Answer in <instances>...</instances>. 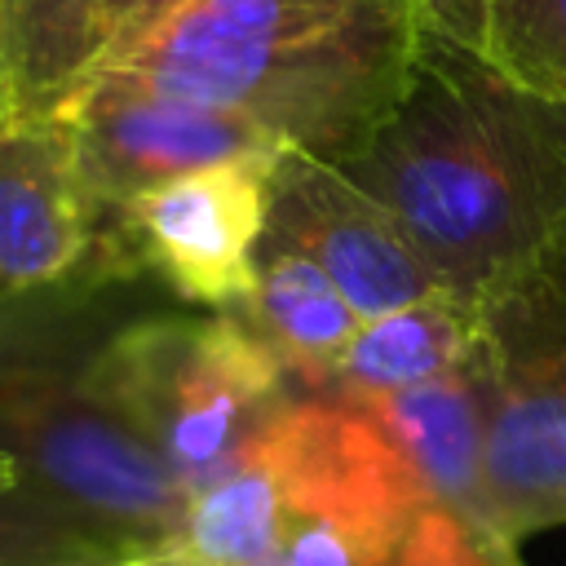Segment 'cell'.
Wrapping results in <instances>:
<instances>
[{"mask_svg": "<svg viewBox=\"0 0 566 566\" xmlns=\"http://www.w3.org/2000/svg\"><path fill=\"white\" fill-rule=\"evenodd\" d=\"M57 119L71 128L75 164L97 221L128 199L226 159H279L283 146L252 119L119 84H80Z\"/></svg>", "mask_w": 566, "mask_h": 566, "instance_id": "ba28073f", "label": "cell"}, {"mask_svg": "<svg viewBox=\"0 0 566 566\" xmlns=\"http://www.w3.org/2000/svg\"><path fill=\"white\" fill-rule=\"evenodd\" d=\"M88 380L186 495L234 473L292 402L279 349L239 310L137 318L93 349Z\"/></svg>", "mask_w": 566, "mask_h": 566, "instance_id": "277c9868", "label": "cell"}, {"mask_svg": "<svg viewBox=\"0 0 566 566\" xmlns=\"http://www.w3.org/2000/svg\"><path fill=\"white\" fill-rule=\"evenodd\" d=\"M13 119V93H9V27H4V0H0V124Z\"/></svg>", "mask_w": 566, "mask_h": 566, "instance_id": "d6986e66", "label": "cell"}, {"mask_svg": "<svg viewBox=\"0 0 566 566\" xmlns=\"http://www.w3.org/2000/svg\"><path fill=\"white\" fill-rule=\"evenodd\" d=\"M18 482H22V469H18V464H13V460L0 451V495H4V491H13Z\"/></svg>", "mask_w": 566, "mask_h": 566, "instance_id": "ffe728a7", "label": "cell"}, {"mask_svg": "<svg viewBox=\"0 0 566 566\" xmlns=\"http://www.w3.org/2000/svg\"><path fill=\"white\" fill-rule=\"evenodd\" d=\"M420 27V0H186L84 84L217 106L345 164L394 111Z\"/></svg>", "mask_w": 566, "mask_h": 566, "instance_id": "7a4b0ae2", "label": "cell"}, {"mask_svg": "<svg viewBox=\"0 0 566 566\" xmlns=\"http://www.w3.org/2000/svg\"><path fill=\"white\" fill-rule=\"evenodd\" d=\"M265 239L310 256L363 323L447 296L402 226L336 164L301 150H283L270 168Z\"/></svg>", "mask_w": 566, "mask_h": 566, "instance_id": "9c48e42d", "label": "cell"}, {"mask_svg": "<svg viewBox=\"0 0 566 566\" xmlns=\"http://www.w3.org/2000/svg\"><path fill=\"white\" fill-rule=\"evenodd\" d=\"M0 566H119V557L18 482L0 495Z\"/></svg>", "mask_w": 566, "mask_h": 566, "instance_id": "e0dca14e", "label": "cell"}, {"mask_svg": "<svg viewBox=\"0 0 566 566\" xmlns=\"http://www.w3.org/2000/svg\"><path fill=\"white\" fill-rule=\"evenodd\" d=\"M177 4L186 0H4L13 115H57L124 40Z\"/></svg>", "mask_w": 566, "mask_h": 566, "instance_id": "7c38bea8", "label": "cell"}, {"mask_svg": "<svg viewBox=\"0 0 566 566\" xmlns=\"http://www.w3.org/2000/svg\"><path fill=\"white\" fill-rule=\"evenodd\" d=\"M345 402L367 411L394 438L438 504H447L473 531L500 539L486 495V411L473 363L398 394H358Z\"/></svg>", "mask_w": 566, "mask_h": 566, "instance_id": "8fae6325", "label": "cell"}, {"mask_svg": "<svg viewBox=\"0 0 566 566\" xmlns=\"http://www.w3.org/2000/svg\"><path fill=\"white\" fill-rule=\"evenodd\" d=\"M473 49L513 84L566 102V0H486Z\"/></svg>", "mask_w": 566, "mask_h": 566, "instance_id": "2e32d148", "label": "cell"}, {"mask_svg": "<svg viewBox=\"0 0 566 566\" xmlns=\"http://www.w3.org/2000/svg\"><path fill=\"white\" fill-rule=\"evenodd\" d=\"M420 9H424V22H433L438 31L455 35L464 44H478L486 0H420Z\"/></svg>", "mask_w": 566, "mask_h": 566, "instance_id": "ac0fdd59", "label": "cell"}, {"mask_svg": "<svg viewBox=\"0 0 566 566\" xmlns=\"http://www.w3.org/2000/svg\"><path fill=\"white\" fill-rule=\"evenodd\" d=\"M274 159H226L181 172L97 221V274L150 270L186 301L243 310L256 287Z\"/></svg>", "mask_w": 566, "mask_h": 566, "instance_id": "8992f818", "label": "cell"}, {"mask_svg": "<svg viewBox=\"0 0 566 566\" xmlns=\"http://www.w3.org/2000/svg\"><path fill=\"white\" fill-rule=\"evenodd\" d=\"M239 314L256 323V332L279 349L283 367L310 389H327L340 354L363 327V318L310 256L270 243L265 234L256 248V287Z\"/></svg>", "mask_w": 566, "mask_h": 566, "instance_id": "4fadbf2b", "label": "cell"}, {"mask_svg": "<svg viewBox=\"0 0 566 566\" xmlns=\"http://www.w3.org/2000/svg\"><path fill=\"white\" fill-rule=\"evenodd\" d=\"M473 318L566 261V102L420 27L394 111L336 164Z\"/></svg>", "mask_w": 566, "mask_h": 566, "instance_id": "6da1fadb", "label": "cell"}, {"mask_svg": "<svg viewBox=\"0 0 566 566\" xmlns=\"http://www.w3.org/2000/svg\"><path fill=\"white\" fill-rule=\"evenodd\" d=\"M283 544V504L270 473L243 460L221 482L190 495L181 531L164 557L181 566H270Z\"/></svg>", "mask_w": 566, "mask_h": 566, "instance_id": "9a60e30c", "label": "cell"}, {"mask_svg": "<svg viewBox=\"0 0 566 566\" xmlns=\"http://www.w3.org/2000/svg\"><path fill=\"white\" fill-rule=\"evenodd\" d=\"M40 292H0V451L22 486L84 526L111 557H164L186 517V486L102 402L93 349L75 354Z\"/></svg>", "mask_w": 566, "mask_h": 566, "instance_id": "3957f363", "label": "cell"}, {"mask_svg": "<svg viewBox=\"0 0 566 566\" xmlns=\"http://www.w3.org/2000/svg\"><path fill=\"white\" fill-rule=\"evenodd\" d=\"M133 566H181V562H172V557H146V562H133Z\"/></svg>", "mask_w": 566, "mask_h": 566, "instance_id": "44dd1931", "label": "cell"}, {"mask_svg": "<svg viewBox=\"0 0 566 566\" xmlns=\"http://www.w3.org/2000/svg\"><path fill=\"white\" fill-rule=\"evenodd\" d=\"M97 239L71 128L57 115L0 124V292L71 283Z\"/></svg>", "mask_w": 566, "mask_h": 566, "instance_id": "30bf717a", "label": "cell"}, {"mask_svg": "<svg viewBox=\"0 0 566 566\" xmlns=\"http://www.w3.org/2000/svg\"><path fill=\"white\" fill-rule=\"evenodd\" d=\"M473 354H478V318L451 296H429L394 314L367 318L349 340V349L340 354L323 394L332 398L398 394L469 367Z\"/></svg>", "mask_w": 566, "mask_h": 566, "instance_id": "5bb4252c", "label": "cell"}, {"mask_svg": "<svg viewBox=\"0 0 566 566\" xmlns=\"http://www.w3.org/2000/svg\"><path fill=\"white\" fill-rule=\"evenodd\" d=\"M283 504L287 526L340 535L358 566H385L433 500L394 438L345 398H292L248 451Z\"/></svg>", "mask_w": 566, "mask_h": 566, "instance_id": "5b68a950", "label": "cell"}, {"mask_svg": "<svg viewBox=\"0 0 566 566\" xmlns=\"http://www.w3.org/2000/svg\"><path fill=\"white\" fill-rule=\"evenodd\" d=\"M486 411V495L504 544L566 522V327L478 336Z\"/></svg>", "mask_w": 566, "mask_h": 566, "instance_id": "52a82bcc", "label": "cell"}]
</instances>
